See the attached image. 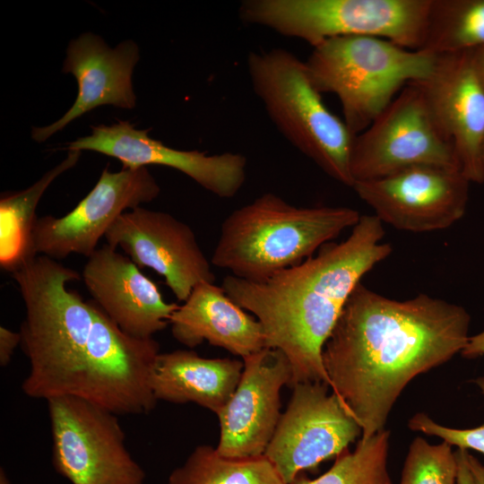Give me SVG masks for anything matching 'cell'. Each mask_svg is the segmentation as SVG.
<instances>
[{
	"mask_svg": "<svg viewBox=\"0 0 484 484\" xmlns=\"http://www.w3.org/2000/svg\"><path fill=\"white\" fill-rule=\"evenodd\" d=\"M470 315L461 306L427 294L405 300L359 282L323 349L330 388L362 429L385 430L388 415L418 375L461 352Z\"/></svg>",
	"mask_w": 484,
	"mask_h": 484,
	"instance_id": "6da1fadb",
	"label": "cell"
},
{
	"mask_svg": "<svg viewBox=\"0 0 484 484\" xmlns=\"http://www.w3.org/2000/svg\"><path fill=\"white\" fill-rule=\"evenodd\" d=\"M385 233L376 215H361L346 239L324 244L316 255L266 281L224 277L227 295L261 324L266 348L287 358L290 386L303 382L330 386L324 346L362 277L393 252L383 242Z\"/></svg>",
	"mask_w": 484,
	"mask_h": 484,
	"instance_id": "7a4b0ae2",
	"label": "cell"
},
{
	"mask_svg": "<svg viewBox=\"0 0 484 484\" xmlns=\"http://www.w3.org/2000/svg\"><path fill=\"white\" fill-rule=\"evenodd\" d=\"M11 272L25 306L19 333L30 371L23 393L46 401L73 395L93 322V302L66 288L81 275L43 255L23 261Z\"/></svg>",
	"mask_w": 484,
	"mask_h": 484,
	"instance_id": "3957f363",
	"label": "cell"
},
{
	"mask_svg": "<svg viewBox=\"0 0 484 484\" xmlns=\"http://www.w3.org/2000/svg\"><path fill=\"white\" fill-rule=\"evenodd\" d=\"M360 217L350 207H298L264 193L225 218L211 263L236 277L264 281L314 255Z\"/></svg>",
	"mask_w": 484,
	"mask_h": 484,
	"instance_id": "277c9868",
	"label": "cell"
},
{
	"mask_svg": "<svg viewBox=\"0 0 484 484\" xmlns=\"http://www.w3.org/2000/svg\"><path fill=\"white\" fill-rule=\"evenodd\" d=\"M436 61L437 55L407 49L385 39L348 36L313 48L305 63L315 88L338 97L343 121L356 136L406 85L428 79Z\"/></svg>",
	"mask_w": 484,
	"mask_h": 484,
	"instance_id": "5b68a950",
	"label": "cell"
},
{
	"mask_svg": "<svg viewBox=\"0 0 484 484\" xmlns=\"http://www.w3.org/2000/svg\"><path fill=\"white\" fill-rule=\"evenodd\" d=\"M246 68L254 92L283 137L329 177L352 187L355 136L326 107L305 61L277 48L250 52Z\"/></svg>",
	"mask_w": 484,
	"mask_h": 484,
	"instance_id": "8992f818",
	"label": "cell"
},
{
	"mask_svg": "<svg viewBox=\"0 0 484 484\" xmlns=\"http://www.w3.org/2000/svg\"><path fill=\"white\" fill-rule=\"evenodd\" d=\"M431 0H245L240 18L315 48L338 37L369 36L420 50Z\"/></svg>",
	"mask_w": 484,
	"mask_h": 484,
	"instance_id": "52a82bcc",
	"label": "cell"
},
{
	"mask_svg": "<svg viewBox=\"0 0 484 484\" xmlns=\"http://www.w3.org/2000/svg\"><path fill=\"white\" fill-rule=\"evenodd\" d=\"M416 166L460 169L451 138L434 115L421 87L411 82L354 137L350 171L355 183L385 177Z\"/></svg>",
	"mask_w": 484,
	"mask_h": 484,
	"instance_id": "ba28073f",
	"label": "cell"
},
{
	"mask_svg": "<svg viewBox=\"0 0 484 484\" xmlns=\"http://www.w3.org/2000/svg\"><path fill=\"white\" fill-rule=\"evenodd\" d=\"M47 402L59 474L72 484H143L145 473L125 447L117 415L73 396Z\"/></svg>",
	"mask_w": 484,
	"mask_h": 484,
	"instance_id": "9c48e42d",
	"label": "cell"
},
{
	"mask_svg": "<svg viewBox=\"0 0 484 484\" xmlns=\"http://www.w3.org/2000/svg\"><path fill=\"white\" fill-rule=\"evenodd\" d=\"M264 456L290 484L301 471L348 450L362 429L323 382L295 385Z\"/></svg>",
	"mask_w": 484,
	"mask_h": 484,
	"instance_id": "30bf717a",
	"label": "cell"
},
{
	"mask_svg": "<svg viewBox=\"0 0 484 484\" xmlns=\"http://www.w3.org/2000/svg\"><path fill=\"white\" fill-rule=\"evenodd\" d=\"M160 188L146 167L105 168L90 193L67 214L37 218L30 234L33 256L63 259L71 254L90 257L115 220L125 212L154 200Z\"/></svg>",
	"mask_w": 484,
	"mask_h": 484,
	"instance_id": "8fae6325",
	"label": "cell"
},
{
	"mask_svg": "<svg viewBox=\"0 0 484 484\" xmlns=\"http://www.w3.org/2000/svg\"><path fill=\"white\" fill-rule=\"evenodd\" d=\"M458 169L416 166L352 188L383 223L424 233L447 229L465 213L469 184Z\"/></svg>",
	"mask_w": 484,
	"mask_h": 484,
	"instance_id": "7c38bea8",
	"label": "cell"
},
{
	"mask_svg": "<svg viewBox=\"0 0 484 484\" xmlns=\"http://www.w3.org/2000/svg\"><path fill=\"white\" fill-rule=\"evenodd\" d=\"M105 238L140 268L149 267L161 275L178 301L184 302L198 283L215 281L191 227L169 213L142 207L126 211Z\"/></svg>",
	"mask_w": 484,
	"mask_h": 484,
	"instance_id": "4fadbf2b",
	"label": "cell"
},
{
	"mask_svg": "<svg viewBox=\"0 0 484 484\" xmlns=\"http://www.w3.org/2000/svg\"><path fill=\"white\" fill-rule=\"evenodd\" d=\"M236 390L217 413L220 455L246 459L264 455L281 418L280 392L290 385L291 369L285 355L264 348L243 359Z\"/></svg>",
	"mask_w": 484,
	"mask_h": 484,
	"instance_id": "5bb4252c",
	"label": "cell"
},
{
	"mask_svg": "<svg viewBox=\"0 0 484 484\" xmlns=\"http://www.w3.org/2000/svg\"><path fill=\"white\" fill-rule=\"evenodd\" d=\"M91 134L68 143V151H92L120 160L123 168L162 165L179 170L220 198L235 196L246 180V159L236 152L209 155L169 147L128 121L91 126Z\"/></svg>",
	"mask_w": 484,
	"mask_h": 484,
	"instance_id": "9a60e30c",
	"label": "cell"
},
{
	"mask_svg": "<svg viewBox=\"0 0 484 484\" xmlns=\"http://www.w3.org/2000/svg\"><path fill=\"white\" fill-rule=\"evenodd\" d=\"M416 83L451 138L462 173L470 182L483 183L484 86L472 50L437 55L431 75Z\"/></svg>",
	"mask_w": 484,
	"mask_h": 484,
	"instance_id": "2e32d148",
	"label": "cell"
},
{
	"mask_svg": "<svg viewBox=\"0 0 484 484\" xmlns=\"http://www.w3.org/2000/svg\"><path fill=\"white\" fill-rule=\"evenodd\" d=\"M82 278L93 302L134 337L152 338L178 307L166 302L156 283L108 244L88 258Z\"/></svg>",
	"mask_w": 484,
	"mask_h": 484,
	"instance_id": "e0dca14e",
	"label": "cell"
},
{
	"mask_svg": "<svg viewBox=\"0 0 484 484\" xmlns=\"http://www.w3.org/2000/svg\"><path fill=\"white\" fill-rule=\"evenodd\" d=\"M139 57L138 47L132 40L110 48L100 37L91 32L73 39L66 50L63 72L72 73L76 79L77 97L57 121L47 126L33 127V140L46 141L73 120L99 106L134 108L136 97L132 75Z\"/></svg>",
	"mask_w": 484,
	"mask_h": 484,
	"instance_id": "ac0fdd59",
	"label": "cell"
},
{
	"mask_svg": "<svg viewBox=\"0 0 484 484\" xmlns=\"http://www.w3.org/2000/svg\"><path fill=\"white\" fill-rule=\"evenodd\" d=\"M169 324L173 337L188 348L206 341L242 359L266 348L259 321L214 282L195 285L171 315Z\"/></svg>",
	"mask_w": 484,
	"mask_h": 484,
	"instance_id": "d6986e66",
	"label": "cell"
},
{
	"mask_svg": "<svg viewBox=\"0 0 484 484\" xmlns=\"http://www.w3.org/2000/svg\"><path fill=\"white\" fill-rule=\"evenodd\" d=\"M244 363L231 359H206L191 350L160 353L151 375L157 401L194 402L218 413L240 380Z\"/></svg>",
	"mask_w": 484,
	"mask_h": 484,
	"instance_id": "ffe728a7",
	"label": "cell"
},
{
	"mask_svg": "<svg viewBox=\"0 0 484 484\" xmlns=\"http://www.w3.org/2000/svg\"><path fill=\"white\" fill-rule=\"evenodd\" d=\"M81 152L69 151L61 163L48 170L29 188L1 197L0 261L3 268L13 272L23 261L34 257L30 251V234L37 219L36 207L48 186L78 162Z\"/></svg>",
	"mask_w": 484,
	"mask_h": 484,
	"instance_id": "44dd1931",
	"label": "cell"
},
{
	"mask_svg": "<svg viewBox=\"0 0 484 484\" xmlns=\"http://www.w3.org/2000/svg\"><path fill=\"white\" fill-rule=\"evenodd\" d=\"M484 48V0H431L421 51L442 55Z\"/></svg>",
	"mask_w": 484,
	"mask_h": 484,
	"instance_id": "7402d4cb",
	"label": "cell"
},
{
	"mask_svg": "<svg viewBox=\"0 0 484 484\" xmlns=\"http://www.w3.org/2000/svg\"><path fill=\"white\" fill-rule=\"evenodd\" d=\"M168 484H287L264 456L231 459L215 447L197 446L185 463L175 469Z\"/></svg>",
	"mask_w": 484,
	"mask_h": 484,
	"instance_id": "603a6c76",
	"label": "cell"
},
{
	"mask_svg": "<svg viewBox=\"0 0 484 484\" xmlns=\"http://www.w3.org/2000/svg\"><path fill=\"white\" fill-rule=\"evenodd\" d=\"M390 431L359 439L354 451L336 457L333 466L316 479L299 474L290 484H392L387 468Z\"/></svg>",
	"mask_w": 484,
	"mask_h": 484,
	"instance_id": "cb8c5ba5",
	"label": "cell"
},
{
	"mask_svg": "<svg viewBox=\"0 0 484 484\" xmlns=\"http://www.w3.org/2000/svg\"><path fill=\"white\" fill-rule=\"evenodd\" d=\"M451 445H430L422 437L411 442L400 484H456L458 462Z\"/></svg>",
	"mask_w": 484,
	"mask_h": 484,
	"instance_id": "d4e9b609",
	"label": "cell"
},
{
	"mask_svg": "<svg viewBox=\"0 0 484 484\" xmlns=\"http://www.w3.org/2000/svg\"><path fill=\"white\" fill-rule=\"evenodd\" d=\"M476 382L484 393V378H479ZM408 426L413 431L438 436L459 449H472L484 454V423L472 428L458 429L440 425L426 413L419 412L409 420Z\"/></svg>",
	"mask_w": 484,
	"mask_h": 484,
	"instance_id": "484cf974",
	"label": "cell"
},
{
	"mask_svg": "<svg viewBox=\"0 0 484 484\" xmlns=\"http://www.w3.org/2000/svg\"><path fill=\"white\" fill-rule=\"evenodd\" d=\"M21 344V334L0 327V365L5 367L9 364L16 347Z\"/></svg>",
	"mask_w": 484,
	"mask_h": 484,
	"instance_id": "4316f807",
	"label": "cell"
},
{
	"mask_svg": "<svg viewBox=\"0 0 484 484\" xmlns=\"http://www.w3.org/2000/svg\"><path fill=\"white\" fill-rule=\"evenodd\" d=\"M461 353L467 359L484 356V331L474 336L469 337V340Z\"/></svg>",
	"mask_w": 484,
	"mask_h": 484,
	"instance_id": "83f0119b",
	"label": "cell"
},
{
	"mask_svg": "<svg viewBox=\"0 0 484 484\" xmlns=\"http://www.w3.org/2000/svg\"><path fill=\"white\" fill-rule=\"evenodd\" d=\"M458 462V474L456 484H472L471 473L467 465V450L459 449L455 452Z\"/></svg>",
	"mask_w": 484,
	"mask_h": 484,
	"instance_id": "f1b7e54d",
	"label": "cell"
},
{
	"mask_svg": "<svg viewBox=\"0 0 484 484\" xmlns=\"http://www.w3.org/2000/svg\"><path fill=\"white\" fill-rule=\"evenodd\" d=\"M466 461L472 484H484V464L468 452L466 454Z\"/></svg>",
	"mask_w": 484,
	"mask_h": 484,
	"instance_id": "f546056e",
	"label": "cell"
},
{
	"mask_svg": "<svg viewBox=\"0 0 484 484\" xmlns=\"http://www.w3.org/2000/svg\"><path fill=\"white\" fill-rule=\"evenodd\" d=\"M472 61L476 73L484 86V48L472 50Z\"/></svg>",
	"mask_w": 484,
	"mask_h": 484,
	"instance_id": "4dcf8cb0",
	"label": "cell"
},
{
	"mask_svg": "<svg viewBox=\"0 0 484 484\" xmlns=\"http://www.w3.org/2000/svg\"><path fill=\"white\" fill-rule=\"evenodd\" d=\"M0 484H11L3 469H1L0 472Z\"/></svg>",
	"mask_w": 484,
	"mask_h": 484,
	"instance_id": "1f68e13d",
	"label": "cell"
},
{
	"mask_svg": "<svg viewBox=\"0 0 484 484\" xmlns=\"http://www.w3.org/2000/svg\"><path fill=\"white\" fill-rule=\"evenodd\" d=\"M482 159H483V162H484V146H483V151H482Z\"/></svg>",
	"mask_w": 484,
	"mask_h": 484,
	"instance_id": "d6a6232c",
	"label": "cell"
}]
</instances>
